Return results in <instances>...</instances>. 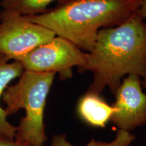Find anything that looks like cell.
<instances>
[{
	"label": "cell",
	"instance_id": "4",
	"mask_svg": "<svg viewBox=\"0 0 146 146\" xmlns=\"http://www.w3.org/2000/svg\"><path fill=\"white\" fill-rule=\"evenodd\" d=\"M87 54L64 38L55 36L17 61L25 70L58 73L60 79L64 81L72 78L74 67L78 66L81 70L86 65Z\"/></svg>",
	"mask_w": 146,
	"mask_h": 146
},
{
	"label": "cell",
	"instance_id": "3",
	"mask_svg": "<svg viewBox=\"0 0 146 146\" xmlns=\"http://www.w3.org/2000/svg\"><path fill=\"white\" fill-rule=\"evenodd\" d=\"M56 74L25 70L17 83L8 86L1 99L7 117L25 111V116L16 127L14 139L25 141L31 146H43L47 141L44 112L47 96Z\"/></svg>",
	"mask_w": 146,
	"mask_h": 146
},
{
	"label": "cell",
	"instance_id": "14",
	"mask_svg": "<svg viewBox=\"0 0 146 146\" xmlns=\"http://www.w3.org/2000/svg\"><path fill=\"white\" fill-rule=\"evenodd\" d=\"M143 78V81H142V85H143V87H144V88L146 89V74L145 75V76H144Z\"/></svg>",
	"mask_w": 146,
	"mask_h": 146
},
{
	"label": "cell",
	"instance_id": "13",
	"mask_svg": "<svg viewBox=\"0 0 146 146\" xmlns=\"http://www.w3.org/2000/svg\"><path fill=\"white\" fill-rule=\"evenodd\" d=\"M140 5L138 10V13L143 18L144 21H146V0H139Z\"/></svg>",
	"mask_w": 146,
	"mask_h": 146
},
{
	"label": "cell",
	"instance_id": "6",
	"mask_svg": "<svg viewBox=\"0 0 146 146\" xmlns=\"http://www.w3.org/2000/svg\"><path fill=\"white\" fill-rule=\"evenodd\" d=\"M112 106L116 109L110 121L121 130L133 131L146 124V94L142 90L141 77L129 74L123 79Z\"/></svg>",
	"mask_w": 146,
	"mask_h": 146
},
{
	"label": "cell",
	"instance_id": "5",
	"mask_svg": "<svg viewBox=\"0 0 146 146\" xmlns=\"http://www.w3.org/2000/svg\"><path fill=\"white\" fill-rule=\"evenodd\" d=\"M56 36L50 30L29 21L16 11L0 12V54L17 61Z\"/></svg>",
	"mask_w": 146,
	"mask_h": 146
},
{
	"label": "cell",
	"instance_id": "1",
	"mask_svg": "<svg viewBox=\"0 0 146 146\" xmlns=\"http://www.w3.org/2000/svg\"><path fill=\"white\" fill-rule=\"evenodd\" d=\"M79 70L93 73L87 91L99 95L106 87L116 94L125 76H145L146 22L138 11L121 25L100 31L86 65Z\"/></svg>",
	"mask_w": 146,
	"mask_h": 146
},
{
	"label": "cell",
	"instance_id": "8",
	"mask_svg": "<svg viewBox=\"0 0 146 146\" xmlns=\"http://www.w3.org/2000/svg\"><path fill=\"white\" fill-rule=\"evenodd\" d=\"M8 62L5 56L0 54V102L3 91L10 82L20 77L25 71L19 62L16 60L11 63ZM7 118L4 110L0 104V135L14 139L16 127L12 125Z\"/></svg>",
	"mask_w": 146,
	"mask_h": 146
},
{
	"label": "cell",
	"instance_id": "12",
	"mask_svg": "<svg viewBox=\"0 0 146 146\" xmlns=\"http://www.w3.org/2000/svg\"><path fill=\"white\" fill-rule=\"evenodd\" d=\"M0 146H31V145L27 142L18 141L14 139L0 135Z\"/></svg>",
	"mask_w": 146,
	"mask_h": 146
},
{
	"label": "cell",
	"instance_id": "7",
	"mask_svg": "<svg viewBox=\"0 0 146 146\" xmlns=\"http://www.w3.org/2000/svg\"><path fill=\"white\" fill-rule=\"evenodd\" d=\"M116 109L99 94L88 92L78 102L77 112L84 121L93 127L104 128Z\"/></svg>",
	"mask_w": 146,
	"mask_h": 146
},
{
	"label": "cell",
	"instance_id": "11",
	"mask_svg": "<svg viewBox=\"0 0 146 146\" xmlns=\"http://www.w3.org/2000/svg\"><path fill=\"white\" fill-rule=\"evenodd\" d=\"M50 146H74L68 140L65 134H58L53 136Z\"/></svg>",
	"mask_w": 146,
	"mask_h": 146
},
{
	"label": "cell",
	"instance_id": "2",
	"mask_svg": "<svg viewBox=\"0 0 146 146\" xmlns=\"http://www.w3.org/2000/svg\"><path fill=\"white\" fill-rule=\"evenodd\" d=\"M139 5V0H58L44 13L24 16L89 52L100 30L125 23Z\"/></svg>",
	"mask_w": 146,
	"mask_h": 146
},
{
	"label": "cell",
	"instance_id": "9",
	"mask_svg": "<svg viewBox=\"0 0 146 146\" xmlns=\"http://www.w3.org/2000/svg\"><path fill=\"white\" fill-rule=\"evenodd\" d=\"M54 1L58 0H1L0 5L22 16H34L46 12L48 5Z\"/></svg>",
	"mask_w": 146,
	"mask_h": 146
},
{
	"label": "cell",
	"instance_id": "10",
	"mask_svg": "<svg viewBox=\"0 0 146 146\" xmlns=\"http://www.w3.org/2000/svg\"><path fill=\"white\" fill-rule=\"evenodd\" d=\"M135 138V137L130 133V131L118 129L116 133V138L112 141H98L92 139L85 146H129L134 141Z\"/></svg>",
	"mask_w": 146,
	"mask_h": 146
}]
</instances>
